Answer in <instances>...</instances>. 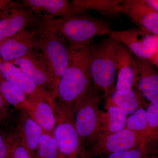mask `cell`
Wrapping results in <instances>:
<instances>
[{"label": "cell", "mask_w": 158, "mask_h": 158, "mask_svg": "<svg viewBox=\"0 0 158 158\" xmlns=\"http://www.w3.org/2000/svg\"><path fill=\"white\" fill-rule=\"evenodd\" d=\"M121 0H74L71 1L76 15H81L93 10L106 16L119 14L116 8L122 2Z\"/></svg>", "instance_id": "20"}, {"label": "cell", "mask_w": 158, "mask_h": 158, "mask_svg": "<svg viewBox=\"0 0 158 158\" xmlns=\"http://www.w3.org/2000/svg\"><path fill=\"white\" fill-rule=\"evenodd\" d=\"M38 46L37 28L24 29L0 44V57L3 62L12 63L37 51Z\"/></svg>", "instance_id": "10"}, {"label": "cell", "mask_w": 158, "mask_h": 158, "mask_svg": "<svg viewBox=\"0 0 158 158\" xmlns=\"http://www.w3.org/2000/svg\"><path fill=\"white\" fill-rule=\"evenodd\" d=\"M9 155V146L6 135L0 131V158H7Z\"/></svg>", "instance_id": "29"}, {"label": "cell", "mask_w": 158, "mask_h": 158, "mask_svg": "<svg viewBox=\"0 0 158 158\" xmlns=\"http://www.w3.org/2000/svg\"><path fill=\"white\" fill-rule=\"evenodd\" d=\"M146 110L148 120V130L146 142L147 139L158 130V100L149 103Z\"/></svg>", "instance_id": "27"}, {"label": "cell", "mask_w": 158, "mask_h": 158, "mask_svg": "<svg viewBox=\"0 0 158 158\" xmlns=\"http://www.w3.org/2000/svg\"><path fill=\"white\" fill-rule=\"evenodd\" d=\"M119 13L127 15L139 27L158 35V12L144 0H125L116 8Z\"/></svg>", "instance_id": "13"}, {"label": "cell", "mask_w": 158, "mask_h": 158, "mask_svg": "<svg viewBox=\"0 0 158 158\" xmlns=\"http://www.w3.org/2000/svg\"><path fill=\"white\" fill-rule=\"evenodd\" d=\"M2 11H3V10H2ZM2 11H1V12H0V15H1V12H2Z\"/></svg>", "instance_id": "35"}, {"label": "cell", "mask_w": 158, "mask_h": 158, "mask_svg": "<svg viewBox=\"0 0 158 158\" xmlns=\"http://www.w3.org/2000/svg\"><path fill=\"white\" fill-rule=\"evenodd\" d=\"M9 106L0 93V124L6 120L9 115Z\"/></svg>", "instance_id": "28"}, {"label": "cell", "mask_w": 158, "mask_h": 158, "mask_svg": "<svg viewBox=\"0 0 158 158\" xmlns=\"http://www.w3.org/2000/svg\"><path fill=\"white\" fill-rule=\"evenodd\" d=\"M6 136L9 146L8 158H31L15 130Z\"/></svg>", "instance_id": "25"}, {"label": "cell", "mask_w": 158, "mask_h": 158, "mask_svg": "<svg viewBox=\"0 0 158 158\" xmlns=\"http://www.w3.org/2000/svg\"><path fill=\"white\" fill-rule=\"evenodd\" d=\"M10 2L11 1L9 0H0V12L4 10Z\"/></svg>", "instance_id": "31"}, {"label": "cell", "mask_w": 158, "mask_h": 158, "mask_svg": "<svg viewBox=\"0 0 158 158\" xmlns=\"http://www.w3.org/2000/svg\"><path fill=\"white\" fill-rule=\"evenodd\" d=\"M158 139V130L153 135H152L150 137H149L146 141L147 143H150Z\"/></svg>", "instance_id": "32"}, {"label": "cell", "mask_w": 158, "mask_h": 158, "mask_svg": "<svg viewBox=\"0 0 158 158\" xmlns=\"http://www.w3.org/2000/svg\"><path fill=\"white\" fill-rule=\"evenodd\" d=\"M0 73L29 97L45 101L56 107V98L54 94L38 86L13 63L4 62L0 63Z\"/></svg>", "instance_id": "11"}, {"label": "cell", "mask_w": 158, "mask_h": 158, "mask_svg": "<svg viewBox=\"0 0 158 158\" xmlns=\"http://www.w3.org/2000/svg\"><path fill=\"white\" fill-rule=\"evenodd\" d=\"M141 108L135 111L128 117L125 128L131 131L147 134L148 130V120L147 110Z\"/></svg>", "instance_id": "24"}, {"label": "cell", "mask_w": 158, "mask_h": 158, "mask_svg": "<svg viewBox=\"0 0 158 158\" xmlns=\"http://www.w3.org/2000/svg\"><path fill=\"white\" fill-rule=\"evenodd\" d=\"M101 98L93 87L74 107L75 126L85 146L92 147L102 137L103 111L99 107Z\"/></svg>", "instance_id": "4"}, {"label": "cell", "mask_w": 158, "mask_h": 158, "mask_svg": "<svg viewBox=\"0 0 158 158\" xmlns=\"http://www.w3.org/2000/svg\"><path fill=\"white\" fill-rule=\"evenodd\" d=\"M38 18L20 2H11L0 15V44L24 29L35 27Z\"/></svg>", "instance_id": "8"}, {"label": "cell", "mask_w": 158, "mask_h": 158, "mask_svg": "<svg viewBox=\"0 0 158 158\" xmlns=\"http://www.w3.org/2000/svg\"><path fill=\"white\" fill-rule=\"evenodd\" d=\"M151 62L154 65H156L158 68V52L156 55L155 57L151 61Z\"/></svg>", "instance_id": "33"}, {"label": "cell", "mask_w": 158, "mask_h": 158, "mask_svg": "<svg viewBox=\"0 0 158 158\" xmlns=\"http://www.w3.org/2000/svg\"><path fill=\"white\" fill-rule=\"evenodd\" d=\"M69 49V59L57 88L56 103L73 111L75 105L93 87L89 46Z\"/></svg>", "instance_id": "1"}, {"label": "cell", "mask_w": 158, "mask_h": 158, "mask_svg": "<svg viewBox=\"0 0 158 158\" xmlns=\"http://www.w3.org/2000/svg\"><path fill=\"white\" fill-rule=\"evenodd\" d=\"M23 5L31 9L39 19L50 20L75 14L71 1L23 0Z\"/></svg>", "instance_id": "15"}, {"label": "cell", "mask_w": 158, "mask_h": 158, "mask_svg": "<svg viewBox=\"0 0 158 158\" xmlns=\"http://www.w3.org/2000/svg\"><path fill=\"white\" fill-rule=\"evenodd\" d=\"M135 66L133 88L142 93L146 100H158V73L153 64L148 60L134 56Z\"/></svg>", "instance_id": "14"}, {"label": "cell", "mask_w": 158, "mask_h": 158, "mask_svg": "<svg viewBox=\"0 0 158 158\" xmlns=\"http://www.w3.org/2000/svg\"><path fill=\"white\" fill-rule=\"evenodd\" d=\"M154 155L148 147V144H143L135 148L110 154L101 158H151Z\"/></svg>", "instance_id": "26"}, {"label": "cell", "mask_w": 158, "mask_h": 158, "mask_svg": "<svg viewBox=\"0 0 158 158\" xmlns=\"http://www.w3.org/2000/svg\"><path fill=\"white\" fill-rule=\"evenodd\" d=\"M36 27L38 31L37 50L53 79L56 98L59 81L69 62V48L65 40L59 35L50 31Z\"/></svg>", "instance_id": "5"}, {"label": "cell", "mask_w": 158, "mask_h": 158, "mask_svg": "<svg viewBox=\"0 0 158 158\" xmlns=\"http://www.w3.org/2000/svg\"><path fill=\"white\" fill-rule=\"evenodd\" d=\"M104 110L105 111L102 113V137L117 132L125 128L127 115L114 103L111 96L107 98Z\"/></svg>", "instance_id": "19"}, {"label": "cell", "mask_w": 158, "mask_h": 158, "mask_svg": "<svg viewBox=\"0 0 158 158\" xmlns=\"http://www.w3.org/2000/svg\"><path fill=\"white\" fill-rule=\"evenodd\" d=\"M15 131L31 158H35L40 141L44 133L42 128L25 111H20Z\"/></svg>", "instance_id": "17"}, {"label": "cell", "mask_w": 158, "mask_h": 158, "mask_svg": "<svg viewBox=\"0 0 158 158\" xmlns=\"http://www.w3.org/2000/svg\"><path fill=\"white\" fill-rule=\"evenodd\" d=\"M56 125L53 134L63 158H91L77 132L72 110L56 104Z\"/></svg>", "instance_id": "6"}, {"label": "cell", "mask_w": 158, "mask_h": 158, "mask_svg": "<svg viewBox=\"0 0 158 158\" xmlns=\"http://www.w3.org/2000/svg\"><path fill=\"white\" fill-rule=\"evenodd\" d=\"M38 86L52 93L56 98L53 79L38 50L12 62Z\"/></svg>", "instance_id": "12"}, {"label": "cell", "mask_w": 158, "mask_h": 158, "mask_svg": "<svg viewBox=\"0 0 158 158\" xmlns=\"http://www.w3.org/2000/svg\"></svg>", "instance_id": "36"}, {"label": "cell", "mask_w": 158, "mask_h": 158, "mask_svg": "<svg viewBox=\"0 0 158 158\" xmlns=\"http://www.w3.org/2000/svg\"><path fill=\"white\" fill-rule=\"evenodd\" d=\"M118 41L110 37L89 46L93 87L107 98L116 90L115 78Z\"/></svg>", "instance_id": "3"}, {"label": "cell", "mask_w": 158, "mask_h": 158, "mask_svg": "<svg viewBox=\"0 0 158 158\" xmlns=\"http://www.w3.org/2000/svg\"><path fill=\"white\" fill-rule=\"evenodd\" d=\"M151 158H158V157L157 156H156L155 155L152 156Z\"/></svg>", "instance_id": "34"}, {"label": "cell", "mask_w": 158, "mask_h": 158, "mask_svg": "<svg viewBox=\"0 0 158 158\" xmlns=\"http://www.w3.org/2000/svg\"><path fill=\"white\" fill-rule=\"evenodd\" d=\"M144 2L158 12V0H144Z\"/></svg>", "instance_id": "30"}, {"label": "cell", "mask_w": 158, "mask_h": 158, "mask_svg": "<svg viewBox=\"0 0 158 158\" xmlns=\"http://www.w3.org/2000/svg\"><path fill=\"white\" fill-rule=\"evenodd\" d=\"M0 93L9 106L27 112L31 106L30 98L23 91L6 80L0 73Z\"/></svg>", "instance_id": "22"}, {"label": "cell", "mask_w": 158, "mask_h": 158, "mask_svg": "<svg viewBox=\"0 0 158 158\" xmlns=\"http://www.w3.org/2000/svg\"><path fill=\"white\" fill-rule=\"evenodd\" d=\"M35 158H63L52 133L44 132L40 141Z\"/></svg>", "instance_id": "23"}, {"label": "cell", "mask_w": 158, "mask_h": 158, "mask_svg": "<svg viewBox=\"0 0 158 158\" xmlns=\"http://www.w3.org/2000/svg\"><path fill=\"white\" fill-rule=\"evenodd\" d=\"M36 27L53 32L62 37L71 48L87 47L96 36L110 34L111 29L104 21L82 15L56 19H39Z\"/></svg>", "instance_id": "2"}, {"label": "cell", "mask_w": 158, "mask_h": 158, "mask_svg": "<svg viewBox=\"0 0 158 158\" xmlns=\"http://www.w3.org/2000/svg\"><path fill=\"white\" fill-rule=\"evenodd\" d=\"M111 97L114 103L127 115H131L140 108L147 109L148 105L142 93L135 88L124 94L115 90Z\"/></svg>", "instance_id": "21"}, {"label": "cell", "mask_w": 158, "mask_h": 158, "mask_svg": "<svg viewBox=\"0 0 158 158\" xmlns=\"http://www.w3.org/2000/svg\"><path fill=\"white\" fill-rule=\"evenodd\" d=\"M147 137L146 133L135 131L125 128L117 132L102 137L88 150L91 158H101L147 144Z\"/></svg>", "instance_id": "9"}, {"label": "cell", "mask_w": 158, "mask_h": 158, "mask_svg": "<svg viewBox=\"0 0 158 158\" xmlns=\"http://www.w3.org/2000/svg\"><path fill=\"white\" fill-rule=\"evenodd\" d=\"M116 69L118 79L116 91L127 93L133 88L135 81V66L132 53L123 44L118 42L116 56Z\"/></svg>", "instance_id": "16"}, {"label": "cell", "mask_w": 158, "mask_h": 158, "mask_svg": "<svg viewBox=\"0 0 158 158\" xmlns=\"http://www.w3.org/2000/svg\"><path fill=\"white\" fill-rule=\"evenodd\" d=\"M30 99L31 107L25 112L42 128L44 132L52 133L56 125L55 107L45 101L31 98Z\"/></svg>", "instance_id": "18"}, {"label": "cell", "mask_w": 158, "mask_h": 158, "mask_svg": "<svg viewBox=\"0 0 158 158\" xmlns=\"http://www.w3.org/2000/svg\"><path fill=\"white\" fill-rule=\"evenodd\" d=\"M109 35L124 44L139 59L151 62L158 53V35L141 28H133L122 31L111 30Z\"/></svg>", "instance_id": "7"}]
</instances>
